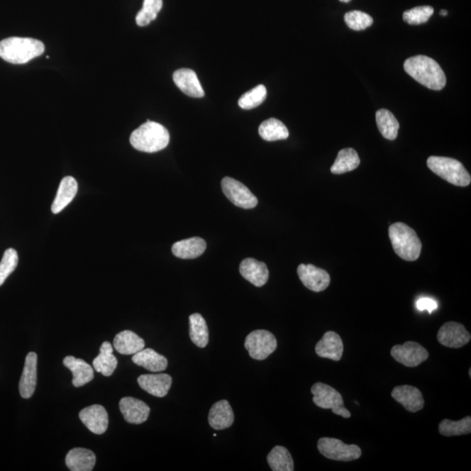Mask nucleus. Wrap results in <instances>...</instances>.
<instances>
[{
	"label": "nucleus",
	"mask_w": 471,
	"mask_h": 471,
	"mask_svg": "<svg viewBox=\"0 0 471 471\" xmlns=\"http://www.w3.org/2000/svg\"><path fill=\"white\" fill-rule=\"evenodd\" d=\"M96 457L94 452L83 448H74L68 452L66 465L72 471H91L96 465Z\"/></svg>",
	"instance_id": "23"
},
{
	"label": "nucleus",
	"mask_w": 471,
	"mask_h": 471,
	"mask_svg": "<svg viewBox=\"0 0 471 471\" xmlns=\"http://www.w3.org/2000/svg\"><path fill=\"white\" fill-rule=\"evenodd\" d=\"M79 419L94 434L102 435L109 427V415L104 406L94 404L83 409L79 414Z\"/></svg>",
	"instance_id": "13"
},
{
	"label": "nucleus",
	"mask_w": 471,
	"mask_h": 471,
	"mask_svg": "<svg viewBox=\"0 0 471 471\" xmlns=\"http://www.w3.org/2000/svg\"><path fill=\"white\" fill-rule=\"evenodd\" d=\"M138 382L144 391L159 398L166 397L172 385V376L167 374L140 375Z\"/></svg>",
	"instance_id": "17"
},
{
	"label": "nucleus",
	"mask_w": 471,
	"mask_h": 471,
	"mask_svg": "<svg viewBox=\"0 0 471 471\" xmlns=\"http://www.w3.org/2000/svg\"><path fill=\"white\" fill-rule=\"evenodd\" d=\"M222 189L231 203L239 208L253 209L258 204L257 199L242 182L227 177L221 182Z\"/></svg>",
	"instance_id": "9"
},
{
	"label": "nucleus",
	"mask_w": 471,
	"mask_h": 471,
	"mask_svg": "<svg viewBox=\"0 0 471 471\" xmlns=\"http://www.w3.org/2000/svg\"><path fill=\"white\" fill-rule=\"evenodd\" d=\"M234 423V413L229 401H219L212 406L209 413V423L216 431L230 428Z\"/></svg>",
	"instance_id": "21"
},
{
	"label": "nucleus",
	"mask_w": 471,
	"mask_h": 471,
	"mask_svg": "<svg viewBox=\"0 0 471 471\" xmlns=\"http://www.w3.org/2000/svg\"><path fill=\"white\" fill-rule=\"evenodd\" d=\"M18 263V253L14 249H7L0 262V287L14 272Z\"/></svg>",
	"instance_id": "38"
},
{
	"label": "nucleus",
	"mask_w": 471,
	"mask_h": 471,
	"mask_svg": "<svg viewBox=\"0 0 471 471\" xmlns=\"http://www.w3.org/2000/svg\"><path fill=\"white\" fill-rule=\"evenodd\" d=\"M318 450L325 458L334 461L350 462L362 457V450L355 444H345L339 439L322 438L318 440Z\"/></svg>",
	"instance_id": "7"
},
{
	"label": "nucleus",
	"mask_w": 471,
	"mask_h": 471,
	"mask_svg": "<svg viewBox=\"0 0 471 471\" xmlns=\"http://www.w3.org/2000/svg\"><path fill=\"white\" fill-rule=\"evenodd\" d=\"M162 7V0H144L142 10L136 15V24L146 26L157 18Z\"/></svg>",
	"instance_id": "35"
},
{
	"label": "nucleus",
	"mask_w": 471,
	"mask_h": 471,
	"mask_svg": "<svg viewBox=\"0 0 471 471\" xmlns=\"http://www.w3.org/2000/svg\"><path fill=\"white\" fill-rule=\"evenodd\" d=\"M390 353L397 362L409 367L419 366L428 358L426 349L415 341H407L404 345H394Z\"/></svg>",
	"instance_id": "10"
},
{
	"label": "nucleus",
	"mask_w": 471,
	"mask_h": 471,
	"mask_svg": "<svg viewBox=\"0 0 471 471\" xmlns=\"http://www.w3.org/2000/svg\"><path fill=\"white\" fill-rule=\"evenodd\" d=\"M64 366L73 373V385L79 387L93 381L94 377V368L87 363L85 360L75 358L74 356H67L63 360Z\"/></svg>",
	"instance_id": "22"
},
{
	"label": "nucleus",
	"mask_w": 471,
	"mask_h": 471,
	"mask_svg": "<svg viewBox=\"0 0 471 471\" xmlns=\"http://www.w3.org/2000/svg\"><path fill=\"white\" fill-rule=\"evenodd\" d=\"M78 192L77 182L72 177H64L60 182L54 203L52 204V214H58L74 199Z\"/></svg>",
	"instance_id": "24"
},
{
	"label": "nucleus",
	"mask_w": 471,
	"mask_h": 471,
	"mask_svg": "<svg viewBox=\"0 0 471 471\" xmlns=\"http://www.w3.org/2000/svg\"><path fill=\"white\" fill-rule=\"evenodd\" d=\"M344 20L348 28L355 31H362L373 25V18L360 11H352L345 14Z\"/></svg>",
	"instance_id": "37"
},
{
	"label": "nucleus",
	"mask_w": 471,
	"mask_h": 471,
	"mask_svg": "<svg viewBox=\"0 0 471 471\" xmlns=\"http://www.w3.org/2000/svg\"><path fill=\"white\" fill-rule=\"evenodd\" d=\"M45 52V45L32 38L11 37L0 41V58L11 64H25Z\"/></svg>",
	"instance_id": "2"
},
{
	"label": "nucleus",
	"mask_w": 471,
	"mask_h": 471,
	"mask_svg": "<svg viewBox=\"0 0 471 471\" xmlns=\"http://www.w3.org/2000/svg\"><path fill=\"white\" fill-rule=\"evenodd\" d=\"M391 396L409 412L416 413L424 407L423 394L416 387L397 386L393 389Z\"/></svg>",
	"instance_id": "15"
},
{
	"label": "nucleus",
	"mask_w": 471,
	"mask_h": 471,
	"mask_svg": "<svg viewBox=\"0 0 471 471\" xmlns=\"http://www.w3.org/2000/svg\"><path fill=\"white\" fill-rule=\"evenodd\" d=\"M267 89L264 85H258L239 99L238 105L243 109H253L263 104L267 98Z\"/></svg>",
	"instance_id": "36"
},
{
	"label": "nucleus",
	"mask_w": 471,
	"mask_h": 471,
	"mask_svg": "<svg viewBox=\"0 0 471 471\" xmlns=\"http://www.w3.org/2000/svg\"><path fill=\"white\" fill-rule=\"evenodd\" d=\"M314 404L321 409H332L333 414L344 418L351 417V413L345 408L343 396L333 387L316 382L311 387Z\"/></svg>",
	"instance_id": "6"
},
{
	"label": "nucleus",
	"mask_w": 471,
	"mask_h": 471,
	"mask_svg": "<svg viewBox=\"0 0 471 471\" xmlns=\"http://www.w3.org/2000/svg\"><path fill=\"white\" fill-rule=\"evenodd\" d=\"M125 421L131 424H142L149 418L150 408L145 402L133 397H124L119 404Z\"/></svg>",
	"instance_id": "14"
},
{
	"label": "nucleus",
	"mask_w": 471,
	"mask_h": 471,
	"mask_svg": "<svg viewBox=\"0 0 471 471\" xmlns=\"http://www.w3.org/2000/svg\"><path fill=\"white\" fill-rule=\"evenodd\" d=\"M417 309L419 311H428V314L438 309V302L429 298H423L418 300L416 303Z\"/></svg>",
	"instance_id": "40"
},
{
	"label": "nucleus",
	"mask_w": 471,
	"mask_h": 471,
	"mask_svg": "<svg viewBox=\"0 0 471 471\" xmlns=\"http://www.w3.org/2000/svg\"><path fill=\"white\" fill-rule=\"evenodd\" d=\"M174 84H176L182 93L193 98H202L204 96V91L200 84L196 74L188 68H181L174 72L173 74Z\"/></svg>",
	"instance_id": "18"
},
{
	"label": "nucleus",
	"mask_w": 471,
	"mask_h": 471,
	"mask_svg": "<svg viewBox=\"0 0 471 471\" xmlns=\"http://www.w3.org/2000/svg\"><path fill=\"white\" fill-rule=\"evenodd\" d=\"M375 118L379 131L383 138L390 140H396L400 128L396 116L389 110L382 109L376 112Z\"/></svg>",
	"instance_id": "31"
},
{
	"label": "nucleus",
	"mask_w": 471,
	"mask_h": 471,
	"mask_svg": "<svg viewBox=\"0 0 471 471\" xmlns=\"http://www.w3.org/2000/svg\"><path fill=\"white\" fill-rule=\"evenodd\" d=\"M113 345L121 355H131L143 350L145 348V341L134 332L125 330L116 334Z\"/></svg>",
	"instance_id": "25"
},
{
	"label": "nucleus",
	"mask_w": 471,
	"mask_h": 471,
	"mask_svg": "<svg viewBox=\"0 0 471 471\" xmlns=\"http://www.w3.org/2000/svg\"><path fill=\"white\" fill-rule=\"evenodd\" d=\"M258 133L262 139L267 142H275V140H286L289 136L286 125L276 118L263 121L258 128Z\"/></svg>",
	"instance_id": "29"
},
{
	"label": "nucleus",
	"mask_w": 471,
	"mask_h": 471,
	"mask_svg": "<svg viewBox=\"0 0 471 471\" xmlns=\"http://www.w3.org/2000/svg\"><path fill=\"white\" fill-rule=\"evenodd\" d=\"M389 238L398 257L406 261H415L420 257L421 243L415 231L404 223L389 226Z\"/></svg>",
	"instance_id": "4"
},
{
	"label": "nucleus",
	"mask_w": 471,
	"mask_h": 471,
	"mask_svg": "<svg viewBox=\"0 0 471 471\" xmlns=\"http://www.w3.org/2000/svg\"><path fill=\"white\" fill-rule=\"evenodd\" d=\"M360 163V159L356 150L348 148L338 153L336 160L331 167V172L336 174L350 172L358 168Z\"/></svg>",
	"instance_id": "30"
},
{
	"label": "nucleus",
	"mask_w": 471,
	"mask_h": 471,
	"mask_svg": "<svg viewBox=\"0 0 471 471\" xmlns=\"http://www.w3.org/2000/svg\"><path fill=\"white\" fill-rule=\"evenodd\" d=\"M132 360L138 366L155 373L165 371L168 367V360L151 348H143V350L135 353Z\"/></svg>",
	"instance_id": "27"
},
{
	"label": "nucleus",
	"mask_w": 471,
	"mask_h": 471,
	"mask_svg": "<svg viewBox=\"0 0 471 471\" xmlns=\"http://www.w3.org/2000/svg\"><path fill=\"white\" fill-rule=\"evenodd\" d=\"M189 337L194 344L200 348L206 347L209 343V330L202 315L193 314L189 318Z\"/></svg>",
	"instance_id": "32"
},
{
	"label": "nucleus",
	"mask_w": 471,
	"mask_h": 471,
	"mask_svg": "<svg viewBox=\"0 0 471 471\" xmlns=\"http://www.w3.org/2000/svg\"><path fill=\"white\" fill-rule=\"evenodd\" d=\"M267 462L273 471H294V463L290 452L282 446L273 448L267 455Z\"/></svg>",
	"instance_id": "33"
},
{
	"label": "nucleus",
	"mask_w": 471,
	"mask_h": 471,
	"mask_svg": "<svg viewBox=\"0 0 471 471\" xmlns=\"http://www.w3.org/2000/svg\"><path fill=\"white\" fill-rule=\"evenodd\" d=\"M243 278L257 287L265 286L269 279V270L263 262L248 257L243 260L239 267Z\"/></svg>",
	"instance_id": "19"
},
{
	"label": "nucleus",
	"mask_w": 471,
	"mask_h": 471,
	"mask_svg": "<svg viewBox=\"0 0 471 471\" xmlns=\"http://www.w3.org/2000/svg\"><path fill=\"white\" fill-rule=\"evenodd\" d=\"M434 13L432 6H417L404 13V21L409 25H421L426 23Z\"/></svg>",
	"instance_id": "39"
},
{
	"label": "nucleus",
	"mask_w": 471,
	"mask_h": 471,
	"mask_svg": "<svg viewBox=\"0 0 471 471\" xmlns=\"http://www.w3.org/2000/svg\"><path fill=\"white\" fill-rule=\"evenodd\" d=\"M38 357L35 353H29L26 356L24 370L20 381V393L22 398L33 397L37 386Z\"/></svg>",
	"instance_id": "20"
},
{
	"label": "nucleus",
	"mask_w": 471,
	"mask_h": 471,
	"mask_svg": "<svg viewBox=\"0 0 471 471\" xmlns=\"http://www.w3.org/2000/svg\"><path fill=\"white\" fill-rule=\"evenodd\" d=\"M170 143V134L165 127L155 121H147L131 135V143L135 150L155 153L165 150Z\"/></svg>",
	"instance_id": "3"
},
{
	"label": "nucleus",
	"mask_w": 471,
	"mask_h": 471,
	"mask_svg": "<svg viewBox=\"0 0 471 471\" xmlns=\"http://www.w3.org/2000/svg\"><path fill=\"white\" fill-rule=\"evenodd\" d=\"M206 247L204 239L195 237L174 243L172 253L182 260H193L202 255Z\"/></svg>",
	"instance_id": "26"
},
{
	"label": "nucleus",
	"mask_w": 471,
	"mask_h": 471,
	"mask_svg": "<svg viewBox=\"0 0 471 471\" xmlns=\"http://www.w3.org/2000/svg\"><path fill=\"white\" fill-rule=\"evenodd\" d=\"M404 70L420 84L432 90H442L446 85V76L435 60L417 55L406 60Z\"/></svg>",
	"instance_id": "1"
},
{
	"label": "nucleus",
	"mask_w": 471,
	"mask_h": 471,
	"mask_svg": "<svg viewBox=\"0 0 471 471\" xmlns=\"http://www.w3.org/2000/svg\"><path fill=\"white\" fill-rule=\"evenodd\" d=\"M297 272L304 286L315 292L326 290L331 281L328 272L314 265H299Z\"/></svg>",
	"instance_id": "12"
},
{
	"label": "nucleus",
	"mask_w": 471,
	"mask_h": 471,
	"mask_svg": "<svg viewBox=\"0 0 471 471\" xmlns=\"http://www.w3.org/2000/svg\"><path fill=\"white\" fill-rule=\"evenodd\" d=\"M440 14L442 15V16H446V15H448V11L446 10H442L440 11Z\"/></svg>",
	"instance_id": "41"
},
{
	"label": "nucleus",
	"mask_w": 471,
	"mask_h": 471,
	"mask_svg": "<svg viewBox=\"0 0 471 471\" xmlns=\"http://www.w3.org/2000/svg\"><path fill=\"white\" fill-rule=\"evenodd\" d=\"M438 431L444 436L469 435L471 432V417L466 416L460 421L444 419L439 423Z\"/></svg>",
	"instance_id": "34"
},
{
	"label": "nucleus",
	"mask_w": 471,
	"mask_h": 471,
	"mask_svg": "<svg viewBox=\"0 0 471 471\" xmlns=\"http://www.w3.org/2000/svg\"><path fill=\"white\" fill-rule=\"evenodd\" d=\"M315 352L321 358L339 362L343 358L344 352L343 340L336 332H326L315 347Z\"/></svg>",
	"instance_id": "16"
},
{
	"label": "nucleus",
	"mask_w": 471,
	"mask_h": 471,
	"mask_svg": "<svg viewBox=\"0 0 471 471\" xmlns=\"http://www.w3.org/2000/svg\"><path fill=\"white\" fill-rule=\"evenodd\" d=\"M340 1L343 2V3H348V2H350L351 0H340Z\"/></svg>",
	"instance_id": "42"
},
{
	"label": "nucleus",
	"mask_w": 471,
	"mask_h": 471,
	"mask_svg": "<svg viewBox=\"0 0 471 471\" xmlns=\"http://www.w3.org/2000/svg\"><path fill=\"white\" fill-rule=\"evenodd\" d=\"M277 340L271 332L267 330H256L247 336L245 348L253 359L264 360L268 358L277 349Z\"/></svg>",
	"instance_id": "8"
},
{
	"label": "nucleus",
	"mask_w": 471,
	"mask_h": 471,
	"mask_svg": "<svg viewBox=\"0 0 471 471\" xmlns=\"http://www.w3.org/2000/svg\"><path fill=\"white\" fill-rule=\"evenodd\" d=\"M470 333L465 326L455 321L445 323L439 329L438 340L440 344L450 348H460L470 343Z\"/></svg>",
	"instance_id": "11"
},
{
	"label": "nucleus",
	"mask_w": 471,
	"mask_h": 471,
	"mask_svg": "<svg viewBox=\"0 0 471 471\" xmlns=\"http://www.w3.org/2000/svg\"><path fill=\"white\" fill-rule=\"evenodd\" d=\"M428 169L450 184L465 187L471 182V177L465 166L455 159L443 157H429Z\"/></svg>",
	"instance_id": "5"
},
{
	"label": "nucleus",
	"mask_w": 471,
	"mask_h": 471,
	"mask_svg": "<svg viewBox=\"0 0 471 471\" xmlns=\"http://www.w3.org/2000/svg\"><path fill=\"white\" fill-rule=\"evenodd\" d=\"M113 349L111 343L105 341L101 345L100 353L94 360L93 367L94 370L109 377L113 374L116 370L118 362L116 357L113 355Z\"/></svg>",
	"instance_id": "28"
}]
</instances>
